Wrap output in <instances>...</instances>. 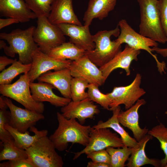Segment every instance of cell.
<instances>
[{"label":"cell","instance_id":"1","mask_svg":"<svg viewBox=\"0 0 167 167\" xmlns=\"http://www.w3.org/2000/svg\"><path fill=\"white\" fill-rule=\"evenodd\" d=\"M35 28L32 26L24 30L17 28L9 33H1L0 38L6 41L9 46L0 40V49H3L5 54L12 58L18 54L19 61L23 64L31 63L32 54L39 48L33 38Z\"/></svg>","mask_w":167,"mask_h":167},{"label":"cell","instance_id":"2","mask_svg":"<svg viewBox=\"0 0 167 167\" xmlns=\"http://www.w3.org/2000/svg\"><path fill=\"white\" fill-rule=\"evenodd\" d=\"M58 126L49 137L56 149L63 151L67 149L69 143H78L86 147L88 144L92 127L84 126L76 119H68L59 112L57 113Z\"/></svg>","mask_w":167,"mask_h":167},{"label":"cell","instance_id":"3","mask_svg":"<svg viewBox=\"0 0 167 167\" xmlns=\"http://www.w3.org/2000/svg\"><path fill=\"white\" fill-rule=\"evenodd\" d=\"M140 7L139 33L163 44L167 42L161 23L158 0H137Z\"/></svg>","mask_w":167,"mask_h":167},{"label":"cell","instance_id":"4","mask_svg":"<svg viewBox=\"0 0 167 167\" xmlns=\"http://www.w3.org/2000/svg\"><path fill=\"white\" fill-rule=\"evenodd\" d=\"M120 33L118 25L111 30L99 31L93 35L94 49L85 51V55L97 66H104L121 50V45L116 40H111L112 36L118 37Z\"/></svg>","mask_w":167,"mask_h":167},{"label":"cell","instance_id":"5","mask_svg":"<svg viewBox=\"0 0 167 167\" xmlns=\"http://www.w3.org/2000/svg\"><path fill=\"white\" fill-rule=\"evenodd\" d=\"M30 81L28 73L21 75L12 84L0 85V93L12 99L30 110L43 113L45 109L43 102L35 101L30 91Z\"/></svg>","mask_w":167,"mask_h":167},{"label":"cell","instance_id":"6","mask_svg":"<svg viewBox=\"0 0 167 167\" xmlns=\"http://www.w3.org/2000/svg\"><path fill=\"white\" fill-rule=\"evenodd\" d=\"M55 149L52 141L46 136L39 139L25 150L34 167H62V158Z\"/></svg>","mask_w":167,"mask_h":167},{"label":"cell","instance_id":"7","mask_svg":"<svg viewBox=\"0 0 167 167\" xmlns=\"http://www.w3.org/2000/svg\"><path fill=\"white\" fill-rule=\"evenodd\" d=\"M118 25L120 29V33L116 41L121 45L126 43L135 49L146 51L155 60L158 71L161 72L164 70L166 68L165 63L158 60L156 56L152 53L153 51L151 48L158 47L157 42L137 32L125 19L120 20Z\"/></svg>","mask_w":167,"mask_h":167},{"label":"cell","instance_id":"8","mask_svg":"<svg viewBox=\"0 0 167 167\" xmlns=\"http://www.w3.org/2000/svg\"><path fill=\"white\" fill-rule=\"evenodd\" d=\"M37 26L33 38L39 49L48 54L53 49L65 42V35L57 25L51 23L48 17L37 18Z\"/></svg>","mask_w":167,"mask_h":167},{"label":"cell","instance_id":"9","mask_svg":"<svg viewBox=\"0 0 167 167\" xmlns=\"http://www.w3.org/2000/svg\"><path fill=\"white\" fill-rule=\"evenodd\" d=\"M142 76L137 73L134 80L129 85L125 86L115 87L112 92L106 94L110 101L109 110L123 104L126 110L133 105L146 92L140 87Z\"/></svg>","mask_w":167,"mask_h":167},{"label":"cell","instance_id":"10","mask_svg":"<svg viewBox=\"0 0 167 167\" xmlns=\"http://www.w3.org/2000/svg\"><path fill=\"white\" fill-rule=\"evenodd\" d=\"M123 141L117 133H113L109 128L96 129L92 127L88 144L82 150L74 153L73 160L83 154H87L94 151L105 149L109 147H122Z\"/></svg>","mask_w":167,"mask_h":167},{"label":"cell","instance_id":"11","mask_svg":"<svg viewBox=\"0 0 167 167\" xmlns=\"http://www.w3.org/2000/svg\"><path fill=\"white\" fill-rule=\"evenodd\" d=\"M72 61L54 58L38 48L32 54L31 68L28 73L30 82H33L41 75L51 70L56 71L69 67Z\"/></svg>","mask_w":167,"mask_h":167},{"label":"cell","instance_id":"12","mask_svg":"<svg viewBox=\"0 0 167 167\" xmlns=\"http://www.w3.org/2000/svg\"><path fill=\"white\" fill-rule=\"evenodd\" d=\"M2 96L10 111L9 124L18 131L25 133L39 121L44 119L42 113L18 107L8 97Z\"/></svg>","mask_w":167,"mask_h":167},{"label":"cell","instance_id":"13","mask_svg":"<svg viewBox=\"0 0 167 167\" xmlns=\"http://www.w3.org/2000/svg\"><path fill=\"white\" fill-rule=\"evenodd\" d=\"M85 55L80 59L72 61L69 68L73 77H79L98 86L105 82L102 72L99 68Z\"/></svg>","mask_w":167,"mask_h":167},{"label":"cell","instance_id":"14","mask_svg":"<svg viewBox=\"0 0 167 167\" xmlns=\"http://www.w3.org/2000/svg\"><path fill=\"white\" fill-rule=\"evenodd\" d=\"M63 34L70 37V42L85 51L93 50L95 44L89 26L62 23L57 25Z\"/></svg>","mask_w":167,"mask_h":167},{"label":"cell","instance_id":"15","mask_svg":"<svg viewBox=\"0 0 167 167\" xmlns=\"http://www.w3.org/2000/svg\"><path fill=\"white\" fill-rule=\"evenodd\" d=\"M61 111L66 118L77 119L82 124L86 119L93 118L95 115L100 112L97 106L89 98L77 102L71 100L67 105L61 107Z\"/></svg>","mask_w":167,"mask_h":167},{"label":"cell","instance_id":"16","mask_svg":"<svg viewBox=\"0 0 167 167\" xmlns=\"http://www.w3.org/2000/svg\"><path fill=\"white\" fill-rule=\"evenodd\" d=\"M140 52V50L133 49L126 44L123 50L120 51L109 62L99 67L105 82L111 73L118 68L124 69L127 76L130 75L131 64L133 61L138 60V56Z\"/></svg>","mask_w":167,"mask_h":167},{"label":"cell","instance_id":"17","mask_svg":"<svg viewBox=\"0 0 167 167\" xmlns=\"http://www.w3.org/2000/svg\"><path fill=\"white\" fill-rule=\"evenodd\" d=\"M146 103L144 99H139L134 105L126 111L121 110L118 116L120 124L131 131L134 138L138 142L147 135L149 131L146 126L142 128L139 125V110L141 106Z\"/></svg>","mask_w":167,"mask_h":167},{"label":"cell","instance_id":"18","mask_svg":"<svg viewBox=\"0 0 167 167\" xmlns=\"http://www.w3.org/2000/svg\"><path fill=\"white\" fill-rule=\"evenodd\" d=\"M48 19L55 25L67 23L82 25L74 12L72 0H55Z\"/></svg>","mask_w":167,"mask_h":167},{"label":"cell","instance_id":"19","mask_svg":"<svg viewBox=\"0 0 167 167\" xmlns=\"http://www.w3.org/2000/svg\"><path fill=\"white\" fill-rule=\"evenodd\" d=\"M1 16L16 19L25 23L37 18L24 0H0Z\"/></svg>","mask_w":167,"mask_h":167},{"label":"cell","instance_id":"20","mask_svg":"<svg viewBox=\"0 0 167 167\" xmlns=\"http://www.w3.org/2000/svg\"><path fill=\"white\" fill-rule=\"evenodd\" d=\"M30 87L33 99L39 102L46 101L56 107H62L68 104L71 99L62 97L55 94L53 89L56 88L45 82H30Z\"/></svg>","mask_w":167,"mask_h":167},{"label":"cell","instance_id":"21","mask_svg":"<svg viewBox=\"0 0 167 167\" xmlns=\"http://www.w3.org/2000/svg\"><path fill=\"white\" fill-rule=\"evenodd\" d=\"M72 76L69 67L54 71H49L37 79L39 82L50 84L57 88L64 97L71 99L70 90Z\"/></svg>","mask_w":167,"mask_h":167},{"label":"cell","instance_id":"22","mask_svg":"<svg viewBox=\"0 0 167 167\" xmlns=\"http://www.w3.org/2000/svg\"><path fill=\"white\" fill-rule=\"evenodd\" d=\"M117 0H90L83 20L84 25L89 26L93 20H102L108 15L116 5Z\"/></svg>","mask_w":167,"mask_h":167},{"label":"cell","instance_id":"23","mask_svg":"<svg viewBox=\"0 0 167 167\" xmlns=\"http://www.w3.org/2000/svg\"><path fill=\"white\" fill-rule=\"evenodd\" d=\"M151 135L147 134L139 141L137 146L133 148L126 166L128 167H140L149 164L155 167H161V161L158 159L150 158L146 156L145 148L147 142L153 138Z\"/></svg>","mask_w":167,"mask_h":167},{"label":"cell","instance_id":"24","mask_svg":"<svg viewBox=\"0 0 167 167\" xmlns=\"http://www.w3.org/2000/svg\"><path fill=\"white\" fill-rule=\"evenodd\" d=\"M4 127L13 137L15 146L21 149L25 150L32 145L39 139L47 135L48 131L46 130H38L34 126L31 127L30 131L34 135H30L28 131L21 133L11 127L8 123L4 124Z\"/></svg>","mask_w":167,"mask_h":167},{"label":"cell","instance_id":"25","mask_svg":"<svg viewBox=\"0 0 167 167\" xmlns=\"http://www.w3.org/2000/svg\"><path fill=\"white\" fill-rule=\"evenodd\" d=\"M121 110L120 105L113 111V115L107 121L104 122L100 121L97 124L92 126L94 128H110L113 129L120 136L124 146L132 148H136L138 142L134 138L131 137L129 133L121 125L118 119V116Z\"/></svg>","mask_w":167,"mask_h":167},{"label":"cell","instance_id":"26","mask_svg":"<svg viewBox=\"0 0 167 167\" xmlns=\"http://www.w3.org/2000/svg\"><path fill=\"white\" fill-rule=\"evenodd\" d=\"M85 52L69 41L65 42L54 48L47 54L56 59L73 61L77 60L84 56Z\"/></svg>","mask_w":167,"mask_h":167},{"label":"cell","instance_id":"27","mask_svg":"<svg viewBox=\"0 0 167 167\" xmlns=\"http://www.w3.org/2000/svg\"><path fill=\"white\" fill-rule=\"evenodd\" d=\"M31 67V63L24 64L16 60L8 68L3 70L0 74V84H10L18 75L28 73Z\"/></svg>","mask_w":167,"mask_h":167},{"label":"cell","instance_id":"28","mask_svg":"<svg viewBox=\"0 0 167 167\" xmlns=\"http://www.w3.org/2000/svg\"><path fill=\"white\" fill-rule=\"evenodd\" d=\"M2 142L3 148L0 153V161L28 158L26 150L17 147L14 139Z\"/></svg>","mask_w":167,"mask_h":167},{"label":"cell","instance_id":"29","mask_svg":"<svg viewBox=\"0 0 167 167\" xmlns=\"http://www.w3.org/2000/svg\"><path fill=\"white\" fill-rule=\"evenodd\" d=\"M109 147L105 149L111 157V167H124L125 162L130 157L133 148L124 146L122 147Z\"/></svg>","mask_w":167,"mask_h":167},{"label":"cell","instance_id":"30","mask_svg":"<svg viewBox=\"0 0 167 167\" xmlns=\"http://www.w3.org/2000/svg\"><path fill=\"white\" fill-rule=\"evenodd\" d=\"M157 139L160 144V148L165 155L161 160V167H165L167 164V127L161 123L149 130L148 134Z\"/></svg>","mask_w":167,"mask_h":167},{"label":"cell","instance_id":"31","mask_svg":"<svg viewBox=\"0 0 167 167\" xmlns=\"http://www.w3.org/2000/svg\"><path fill=\"white\" fill-rule=\"evenodd\" d=\"M89 84L85 80L79 77H73L71 82L70 90L72 101L77 102L88 98L85 90Z\"/></svg>","mask_w":167,"mask_h":167},{"label":"cell","instance_id":"32","mask_svg":"<svg viewBox=\"0 0 167 167\" xmlns=\"http://www.w3.org/2000/svg\"><path fill=\"white\" fill-rule=\"evenodd\" d=\"M31 10L37 18L43 16L48 17L51 6L55 0H24Z\"/></svg>","mask_w":167,"mask_h":167},{"label":"cell","instance_id":"33","mask_svg":"<svg viewBox=\"0 0 167 167\" xmlns=\"http://www.w3.org/2000/svg\"><path fill=\"white\" fill-rule=\"evenodd\" d=\"M98 87L94 84H89L87 87L88 98L100 105L105 109L109 110L110 101L106 94L100 92Z\"/></svg>","mask_w":167,"mask_h":167},{"label":"cell","instance_id":"34","mask_svg":"<svg viewBox=\"0 0 167 167\" xmlns=\"http://www.w3.org/2000/svg\"><path fill=\"white\" fill-rule=\"evenodd\" d=\"M10 112L5 109H0V139L2 142L14 139L13 137L4 127V125L9 123Z\"/></svg>","mask_w":167,"mask_h":167},{"label":"cell","instance_id":"35","mask_svg":"<svg viewBox=\"0 0 167 167\" xmlns=\"http://www.w3.org/2000/svg\"><path fill=\"white\" fill-rule=\"evenodd\" d=\"M86 155L87 157L92 161L111 165V157L106 149L91 152Z\"/></svg>","mask_w":167,"mask_h":167},{"label":"cell","instance_id":"36","mask_svg":"<svg viewBox=\"0 0 167 167\" xmlns=\"http://www.w3.org/2000/svg\"><path fill=\"white\" fill-rule=\"evenodd\" d=\"M0 167H34V166L28 158L9 160L8 161L1 163Z\"/></svg>","mask_w":167,"mask_h":167},{"label":"cell","instance_id":"37","mask_svg":"<svg viewBox=\"0 0 167 167\" xmlns=\"http://www.w3.org/2000/svg\"><path fill=\"white\" fill-rule=\"evenodd\" d=\"M158 6L161 24L167 40V0H158Z\"/></svg>","mask_w":167,"mask_h":167},{"label":"cell","instance_id":"38","mask_svg":"<svg viewBox=\"0 0 167 167\" xmlns=\"http://www.w3.org/2000/svg\"><path fill=\"white\" fill-rule=\"evenodd\" d=\"M17 60L8 58L5 56L0 57V71H2L5 69L6 66L10 64H12Z\"/></svg>","mask_w":167,"mask_h":167},{"label":"cell","instance_id":"39","mask_svg":"<svg viewBox=\"0 0 167 167\" xmlns=\"http://www.w3.org/2000/svg\"><path fill=\"white\" fill-rule=\"evenodd\" d=\"M19 21L15 18H11L6 19H0V29L14 24L19 23Z\"/></svg>","mask_w":167,"mask_h":167},{"label":"cell","instance_id":"40","mask_svg":"<svg viewBox=\"0 0 167 167\" xmlns=\"http://www.w3.org/2000/svg\"><path fill=\"white\" fill-rule=\"evenodd\" d=\"M87 167H111L110 164L100 162L90 161L88 162Z\"/></svg>","mask_w":167,"mask_h":167},{"label":"cell","instance_id":"41","mask_svg":"<svg viewBox=\"0 0 167 167\" xmlns=\"http://www.w3.org/2000/svg\"><path fill=\"white\" fill-rule=\"evenodd\" d=\"M153 51L160 54L164 57H167V48H161L158 47H153L152 48Z\"/></svg>","mask_w":167,"mask_h":167},{"label":"cell","instance_id":"42","mask_svg":"<svg viewBox=\"0 0 167 167\" xmlns=\"http://www.w3.org/2000/svg\"><path fill=\"white\" fill-rule=\"evenodd\" d=\"M8 107L3 99L2 96H0V109H7Z\"/></svg>","mask_w":167,"mask_h":167},{"label":"cell","instance_id":"43","mask_svg":"<svg viewBox=\"0 0 167 167\" xmlns=\"http://www.w3.org/2000/svg\"><path fill=\"white\" fill-rule=\"evenodd\" d=\"M165 167H167V164L166 165Z\"/></svg>","mask_w":167,"mask_h":167}]
</instances>
